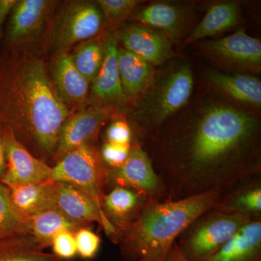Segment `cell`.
<instances>
[{"mask_svg": "<svg viewBox=\"0 0 261 261\" xmlns=\"http://www.w3.org/2000/svg\"><path fill=\"white\" fill-rule=\"evenodd\" d=\"M77 70L89 83L95 80L104 59V45L97 40L87 41L71 56Z\"/></svg>", "mask_w": 261, "mask_h": 261, "instance_id": "obj_28", "label": "cell"}, {"mask_svg": "<svg viewBox=\"0 0 261 261\" xmlns=\"http://www.w3.org/2000/svg\"><path fill=\"white\" fill-rule=\"evenodd\" d=\"M106 142L118 145H130L133 141L132 128L124 119L118 118L110 124L106 134Z\"/></svg>", "mask_w": 261, "mask_h": 261, "instance_id": "obj_33", "label": "cell"}, {"mask_svg": "<svg viewBox=\"0 0 261 261\" xmlns=\"http://www.w3.org/2000/svg\"><path fill=\"white\" fill-rule=\"evenodd\" d=\"M53 180L80 187L102 209L103 197L109 185L108 168L94 144L77 147L65 154L53 166Z\"/></svg>", "mask_w": 261, "mask_h": 261, "instance_id": "obj_6", "label": "cell"}, {"mask_svg": "<svg viewBox=\"0 0 261 261\" xmlns=\"http://www.w3.org/2000/svg\"><path fill=\"white\" fill-rule=\"evenodd\" d=\"M118 68L125 96L139 97L154 74L152 65L125 48L118 49Z\"/></svg>", "mask_w": 261, "mask_h": 261, "instance_id": "obj_22", "label": "cell"}, {"mask_svg": "<svg viewBox=\"0 0 261 261\" xmlns=\"http://www.w3.org/2000/svg\"><path fill=\"white\" fill-rule=\"evenodd\" d=\"M32 233L0 240V261H62L46 252Z\"/></svg>", "mask_w": 261, "mask_h": 261, "instance_id": "obj_26", "label": "cell"}, {"mask_svg": "<svg viewBox=\"0 0 261 261\" xmlns=\"http://www.w3.org/2000/svg\"><path fill=\"white\" fill-rule=\"evenodd\" d=\"M252 221L241 215L212 207L196 219L176 243L189 261H204Z\"/></svg>", "mask_w": 261, "mask_h": 261, "instance_id": "obj_5", "label": "cell"}, {"mask_svg": "<svg viewBox=\"0 0 261 261\" xmlns=\"http://www.w3.org/2000/svg\"><path fill=\"white\" fill-rule=\"evenodd\" d=\"M145 140L168 200L225 193L261 176L260 118L212 92L189 101Z\"/></svg>", "mask_w": 261, "mask_h": 261, "instance_id": "obj_1", "label": "cell"}, {"mask_svg": "<svg viewBox=\"0 0 261 261\" xmlns=\"http://www.w3.org/2000/svg\"><path fill=\"white\" fill-rule=\"evenodd\" d=\"M149 200L140 192L121 186L113 187L112 190L104 195L101 205L102 211L116 230L118 242Z\"/></svg>", "mask_w": 261, "mask_h": 261, "instance_id": "obj_15", "label": "cell"}, {"mask_svg": "<svg viewBox=\"0 0 261 261\" xmlns=\"http://www.w3.org/2000/svg\"><path fill=\"white\" fill-rule=\"evenodd\" d=\"M222 194L215 190L182 200H149L120 238L122 256L126 261H166L181 233Z\"/></svg>", "mask_w": 261, "mask_h": 261, "instance_id": "obj_3", "label": "cell"}, {"mask_svg": "<svg viewBox=\"0 0 261 261\" xmlns=\"http://www.w3.org/2000/svg\"><path fill=\"white\" fill-rule=\"evenodd\" d=\"M239 7L233 2H223L211 7L202 20L185 39V44H191L203 38L224 32L238 23Z\"/></svg>", "mask_w": 261, "mask_h": 261, "instance_id": "obj_24", "label": "cell"}, {"mask_svg": "<svg viewBox=\"0 0 261 261\" xmlns=\"http://www.w3.org/2000/svg\"><path fill=\"white\" fill-rule=\"evenodd\" d=\"M8 189L16 208L30 219L56 207V185L53 179Z\"/></svg>", "mask_w": 261, "mask_h": 261, "instance_id": "obj_21", "label": "cell"}, {"mask_svg": "<svg viewBox=\"0 0 261 261\" xmlns=\"http://www.w3.org/2000/svg\"><path fill=\"white\" fill-rule=\"evenodd\" d=\"M215 208L261 220V176L250 178L220 197Z\"/></svg>", "mask_w": 261, "mask_h": 261, "instance_id": "obj_19", "label": "cell"}, {"mask_svg": "<svg viewBox=\"0 0 261 261\" xmlns=\"http://www.w3.org/2000/svg\"><path fill=\"white\" fill-rule=\"evenodd\" d=\"M3 128L6 168L0 183L11 187L53 179V166L33 155L9 128Z\"/></svg>", "mask_w": 261, "mask_h": 261, "instance_id": "obj_9", "label": "cell"}, {"mask_svg": "<svg viewBox=\"0 0 261 261\" xmlns=\"http://www.w3.org/2000/svg\"><path fill=\"white\" fill-rule=\"evenodd\" d=\"M113 113V105L94 104L70 116L62 127L53 161L56 163L65 154L81 146L94 144L101 128L112 118Z\"/></svg>", "mask_w": 261, "mask_h": 261, "instance_id": "obj_10", "label": "cell"}, {"mask_svg": "<svg viewBox=\"0 0 261 261\" xmlns=\"http://www.w3.org/2000/svg\"><path fill=\"white\" fill-rule=\"evenodd\" d=\"M204 261H261V220L247 223Z\"/></svg>", "mask_w": 261, "mask_h": 261, "instance_id": "obj_18", "label": "cell"}, {"mask_svg": "<svg viewBox=\"0 0 261 261\" xmlns=\"http://www.w3.org/2000/svg\"><path fill=\"white\" fill-rule=\"evenodd\" d=\"M207 80L216 90L228 97L252 107L260 108L261 82L253 75L210 71Z\"/></svg>", "mask_w": 261, "mask_h": 261, "instance_id": "obj_20", "label": "cell"}, {"mask_svg": "<svg viewBox=\"0 0 261 261\" xmlns=\"http://www.w3.org/2000/svg\"><path fill=\"white\" fill-rule=\"evenodd\" d=\"M104 59L95 80L92 82V97L95 105H113L125 97L118 68V48L116 37L105 41Z\"/></svg>", "mask_w": 261, "mask_h": 261, "instance_id": "obj_17", "label": "cell"}, {"mask_svg": "<svg viewBox=\"0 0 261 261\" xmlns=\"http://www.w3.org/2000/svg\"><path fill=\"white\" fill-rule=\"evenodd\" d=\"M53 253L61 260H71L77 255L75 233L63 231L57 233L51 241Z\"/></svg>", "mask_w": 261, "mask_h": 261, "instance_id": "obj_31", "label": "cell"}, {"mask_svg": "<svg viewBox=\"0 0 261 261\" xmlns=\"http://www.w3.org/2000/svg\"><path fill=\"white\" fill-rule=\"evenodd\" d=\"M166 261H189L185 255L182 254L178 248L177 244H173L171 251L168 254V256Z\"/></svg>", "mask_w": 261, "mask_h": 261, "instance_id": "obj_36", "label": "cell"}, {"mask_svg": "<svg viewBox=\"0 0 261 261\" xmlns=\"http://www.w3.org/2000/svg\"><path fill=\"white\" fill-rule=\"evenodd\" d=\"M103 18L110 23L124 20L133 11L140 1L137 0H98Z\"/></svg>", "mask_w": 261, "mask_h": 261, "instance_id": "obj_29", "label": "cell"}, {"mask_svg": "<svg viewBox=\"0 0 261 261\" xmlns=\"http://www.w3.org/2000/svg\"><path fill=\"white\" fill-rule=\"evenodd\" d=\"M207 54L233 68L258 72L261 68V43L256 38L238 32L204 44Z\"/></svg>", "mask_w": 261, "mask_h": 261, "instance_id": "obj_13", "label": "cell"}, {"mask_svg": "<svg viewBox=\"0 0 261 261\" xmlns=\"http://www.w3.org/2000/svg\"><path fill=\"white\" fill-rule=\"evenodd\" d=\"M56 207L58 210L72 221L84 226L97 223L113 243H118L116 230L89 194L68 182L56 181Z\"/></svg>", "mask_w": 261, "mask_h": 261, "instance_id": "obj_12", "label": "cell"}, {"mask_svg": "<svg viewBox=\"0 0 261 261\" xmlns=\"http://www.w3.org/2000/svg\"><path fill=\"white\" fill-rule=\"evenodd\" d=\"M62 261H75V260H62Z\"/></svg>", "mask_w": 261, "mask_h": 261, "instance_id": "obj_37", "label": "cell"}, {"mask_svg": "<svg viewBox=\"0 0 261 261\" xmlns=\"http://www.w3.org/2000/svg\"><path fill=\"white\" fill-rule=\"evenodd\" d=\"M77 255L84 259H93L97 255L101 245L100 238L91 230L84 226L75 232Z\"/></svg>", "mask_w": 261, "mask_h": 261, "instance_id": "obj_30", "label": "cell"}, {"mask_svg": "<svg viewBox=\"0 0 261 261\" xmlns=\"http://www.w3.org/2000/svg\"><path fill=\"white\" fill-rule=\"evenodd\" d=\"M70 116L41 57L23 47L0 53V126L9 128L33 155L46 162L54 159Z\"/></svg>", "mask_w": 261, "mask_h": 261, "instance_id": "obj_2", "label": "cell"}, {"mask_svg": "<svg viewBox=\"0 0 261 261\" xmlns=\"http://www.w3.org/2000/svg\"><path fill=\"white\" fill-rule=\"evenodd\" d=\"M84 226L70 220L57 207L31 218V233L44 249L51 246L57 233L63 231L75 233Z\"/></svg>", "mask_w": 261, "mask_h": 261, "instance_id": "obj_25", "label": "cell"}, {"mask_svg": "<svg viewBox=\"0 0 261 261\" xmlns=\"http://www.w3.org/2000/svg\"><path fill=\"white\" fill-rule=\"evenodd\" d=\"M31 233V219L16 208L8 187L0 183V240Z\"/></svg>", "mask_w": 261, "mask_h": 261, "instance_id": "obj_27", "label": "cell"}, {"mask_svg": "<svg viewBox=\"0 0 261 261\" xmlns=\"http://www.w3.org/2000/svg\"><path fill=\"white\" fill-rule=\"evenodd\" d=\"M57 4L53 0H17L7 29L8 47H23L37 40Z\"/></svg>", "mask_w": 261, "mask_h": 261, "instance_id": "obj_11", "label": "cell"}, {"mask_svg": "<svg viewBox=\"0 0 261 261\" xmlns=\"http://www.w3.org/2000/svg\"><path fill=\"white\" fill-rule=\"evenodd\" d=\"M102 22V11L96 2H69L58 19L53 43L59 51H65L67 48L97 35Z\"/></svg>", "mask_w": 261, "mask_h": 261, "instance_id": "obj_8", "label": "cell"}, {"mask_svg": "<svg viewBox=\"0 0 261 261\" xmlns=\"http://www.w3.org/2000/svg\"><path fill=\"white\" fill-rule=\"evenodd\" d=\"M51 82L67 108H80L88 98L89 82L77 70L71 56L59 51L51 68Z\"/></svg>", "mask_w": 261, "mask_h": 261, "instance_id": "obj_16", "label": "cell"}, {"mask_svg": "<svg viewBox=\"0 0 261 261\" xmlns=\"http://www.w3.org/2000/svg\"><path fill=\"white\" fill-rule=\"evenodd\" d=\"M137 19L141 23L148 25L166 34L171 41L181 36L185 23L183 10L168 3H154L139 12Z\"/></svg>", "mask_w": 261, "mask_h": 261, "instance_id": "obj_23", "label": "cell"}, {"mask_svg": "<svg viewBox=\"0 0 261 261\" xmlns=\"http://www.w3.org/2000/svg\"><path fill=\"white\" fill-rule=\"evenodd\" d=\"M121 42L127 50L149 64L163 65L173 56L171 40L163 33L144 24H132L123 29Z\"/></svg>", "mask_w": 261, "mask_h": 261, "instance_id": "obj_14", "label": "cell"}, {"mask_svg": "<svg viewBox=\"0 0 261 261\" xmlns=\"http://www.w3.org/2000/svg\"><path fill=\"white\" fill-rule=\"evenodd\" d=\"M6 168V161H5V151L4 138H3V128L0 126V181L4 176Z\"/></svg>", "mask_w": 261, "mask_h": 261, "instance_id": "obj_35", "label": "cell"}, {"mask_svg": "<svg viewBox=\"0 0 261 261\" xmlns=\"http://www.w3.org/2000/svg\"><path fill=\"white\" fill-rule=\"evenodd\" d=\"M130 145H118L106 142L102 145L100 154L101 159L106 167L117 168L121 166L129 154Z\"/></svg>", "mask_w": 261, "mask_h": 261, "instance_id": "obj_32", "label": "cell"}, {"mask_svg": "<svg viewBox=\"0 0 261 261\" xmlns=\"http://www.w3.org/2000/svg\"><path fill=\"white\" fill-rule=\"evenodd\" d=\"M17 0H0V38H1L2 28L5 20L13 7Z\"/></svg>", "mask_w": 261, "mask_h": 261, "instance_id": "obj_34", "label": "cell"}, {"mask_svg": "<svg viewBox=\"0 0 261 261\" xmlns=\"http://www.w3.org/2000/svg\"><path fill=\"white\" fill-rule=\"evenodd\" d=\"M109 185L135 190L145 195L149 200H168L166 187L154 171L148 154L140 141H132L128 159L117 168H108Z\"/></svg>", "mask_w": 261, "mask_h": 261, "instance_id": "obj_7", "label": "cell"}, {"mask_svg": "<svg viewBox=\"0 0 261 261\" xmlns=\"http://www.w3.org/2000/svg\"><path fill=\"white\" fill-rule=\"evenodd\" d=\"M194 87L193 73L186 62L175 61L153 76L136 103L132 118L138 138L151 137L159 128L187 106Z\"/></svg>", "mask_w": 261, "mask_h": 261, "instance_id": "obj_4", "label": "cell"}]
</instances>
